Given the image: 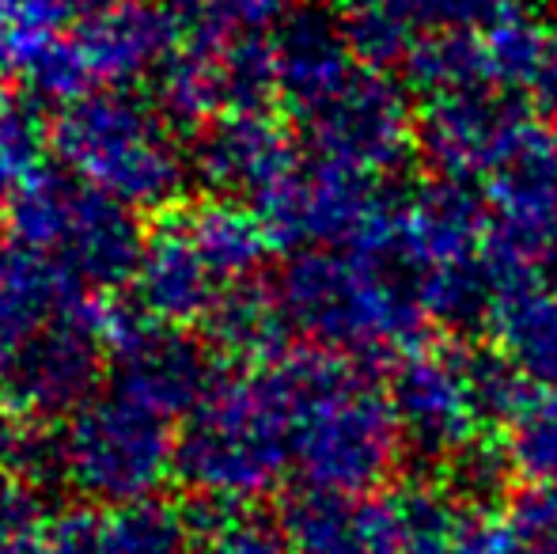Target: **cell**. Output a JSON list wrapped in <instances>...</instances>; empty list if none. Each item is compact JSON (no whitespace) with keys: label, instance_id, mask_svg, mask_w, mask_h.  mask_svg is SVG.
<instances>
[{"label":"cell","instance_id":"14","mask_svg":"<svg viewBox=\"0 0 557 554\" xmlns=\"http://www.w3.org/2000/svg\"><path fill=\"white\" fill-rule=\"evenodd\" d=\"M224 288L227 285L194 247L178 209H168L160 217V224L148 232L137 274H133L137 308L145 316L160 319V323L194 327L206 323L209 308H213Z\"/></svg>","mask_w":557,"mask_h":554},{"label":"cell","instance_id":"10","mask_svg":"<svg viewBox=\"0 0 557 554\" xmlns=\"http://www.w3.org/2000/svg\"><path fill=\"white\" fill-rule=\"evenodd\" d=\"M531 134L535 126L520 99L478 84L429 103L418 126V145L429 168L441 171L447 183L467 186L470 178L508 171V163L520 160Z\"/></svg>","mask_w":557,"mask_h":554},{"label":"cell","instance_id":"2","mask_svg":"<svg viewBox=\"0 0 557 554\" xmlns=\"http://www.w3.org/2000/svg\"><path fill=\"white\" fill-rule=\"evenodd\" d=\"M293 464V407L277 369L224 377L178 426L175 475L206 505L247 509Z\"/></svg>","mask_w":557,"mask_h":554},{"label":"cell","instance_id":"26","mask_svg":"<svg viewBox=\"0 0 557 554\" xmlns=\"http://www.w3.org/2000/svg\"><path fill=\"white\" fill-rule=\"evenodd\" d=\"M198 528H201L198 554H296L285 528L255 517L250 509L209 505V520Z\"/></svg>","mask_w":557,"mask_h":554},{"label":"cell","instance_id":"28","mask_svg":"<svg viewBox=\"0 0 557 554\" xmlns=\"http://www.w3.org/2000/svg\"><path fill=\"white\" fill-rule=\"evenodd\" d=\"M523 554H557V487H535L512 505Z\"/></svg>","mask_w":557,"mask_h":554},{"label":"cell","instance_id":"27","mask_svg":"<svg viewBox=\"0 0 557 554\" xmlns=\"http://www.w3.org/2000/svg\"><path fill=\"white\" fill-rule=\"evenodd\" d=\"M436 554H523L512 517H497L490 509L459 513L455 528L447 532L444 547Z\"/></svg>","mask_w":557,"mask_h":554},{"label":"cell","instance_id":"29","mask_svg":"<svg viewBox=\"0 0 557 554\" xmlns=\"http://www.w3.org/2000/svg\"><path fill=\"white\" fill-rule=\"evenodd\" d=\"M512 0H413L425 27H451V30H474L497 20Z\"/></svg>","mask_w":557,"mask_h":554},{"label":"cell","instance_id":"8","mask_svg":"<svg viewBox=\"0 0 557 554\" xmlns=\"http://www.w3.org/2000/svg\"><path fill=\"white\" fill-rule=\"evenodd\" d=\"M178 42L171 0H114L88 12L76 27L58 30L23 65V81L38 99L73 103L88 91H133L160 73Z\"/></svg>","mask_w":557,"mask_h":554},{"label":"cell","instance_id":"11","mask_svg":"<svg viewBox=\"0 0 557 554\" xmlns=\"http://www.w3.org/2000/svg\"><path fill=\"white\" fill-rule=\"evenodd\" d=\"M304 126L319 156L352 163L368 175L395 168L418 140L406 91L372 65L357 69L334 99L304 119Z\"/></svg>","mask_w":557,"mask_h":554},{"label":"cell","instance_id":"33","mask_svg":"<svg viewBox=\"0 0 557 554\" xmlns=\"http://www.w3.org/2000/svg\"><path fill=\"white\" fill-rule=\"evenodd\" d=\"M27 436L30 429L23 426V418L0 399V475H15L23 448H27Z\"/></svg>","mask_w":557,"mask_h":554},{"label":"cell","instance_id":"16","mask_svg":"<svg viewBox=\"0 0 557 554\" xmlns=\"http://www.w3.org/2000/svg\"><path fill=\"white\" fill-rule=\"evenodd\" d=\"M206 346L216 361L239 369H270L288 357V334L296 331L281 288L262 285L258 278L232 281L206 316Z\"/></svg>","mask_w":557,"mask_h":554},{"label":"cell","instance_id":"36","mask_svg":"<svg viewBox=\"0 0 557 554\" xmlns=\"http://www.w3.org/2000/svg\"><path fill=\"white\" fill-rule=\"evenodd\" d=\"M27 338H30V334L23 331V327L15 323V319L8 316L4 308H0V380H4V372L12 369L15 354H20V346H23Z\"/></svg>","mask_w":557,"mask_h":554},{"label":"cell","instance_id":"17","mask_svg":"<svg viewBox=\"0 0 557 554\" xmlns=\"http://www.w3.org/2000/svg\"><path fill=\"white\" fill-rule=\"evenodd\" d=\"M490 327L528 380L557 384V285L543 274H497Z\"/></svg>","mask_w":557,"mask_h":554},{"label":"cell","instance_id":"18","mask_svg":"<svg viewBox=\"0 0 557 554\" xmlns=\"http://www.w3.org/2000/svg\"><path fill=\"white\" fill-rule=\"evenodd\" d=\"M178 217H183L186 232H190L201 259L213 267V274L221 278L224 285L255 278L273 247V236H270V229H265V221L250 206H243V201L216 198L213 194L209 201L178 209Z\"/></svg>","mask_w":557,"mask_h":554},{"label":"cell","instance_id":"24","mask_svg":"<svg viewBox=\"0 0 557 554\" xmlns=\"http://www.w3.org/2000/svg\"><path fill=\"white\" fill-rule=\"evenodd\" d=\"M508 426V467L535 487H557V392H531Z\"/></svg>","mask_w":557,"mask_h":554},{"label":"cell","instance_id":"21","mask_svg":"<svg viewBox=\"0 0 557 554\" xmlns=\"http://www.w3.org/2000/svg\"><path fill=\"white\" fill-rule=\"evenodd\" d=\"M421 27L425 23H421L413 0H349L342 15V30L352 53L372 69L406 61Z\"/></svg>","mask_w":557,"mask_h":554},{"label":"cell","instance_id":"3","mask_svg":"<svg viewBox=\"0 0 557 554\" xmlns=\"http://www.w3.org/2000/svg\"><path fill=\"white\" fill-rule=\"evenodd\" d=\"M50 148L61 168L99 186L133 213L175 209L194 168L178 145V126L156 99L137 91H88L58 107Z\"/></svg>","mask_w":557,"mask_h":554},{"label":"cell","instance_id":"1","mask_svg":"<svg viewBox=\"0 0 557 554\" xmlns=\"http://www.w3.org/2000/svg\"><path fill=\"white\" fill-rule=\"evenodd\" d=\"M273 369L293 407V464L304 482L345 497L372 490L395 464L403 436L391 395L323 346L281 357Z\"/></svg>","mask_w":557,"mask_h":554},{"label":"cell","instance_id":"19","mask_svg":"<svg viewBox=\"0 0 557 554\" xmlns=\"http://www.w3.org/2000/svg\"><path fill=\"white\" fill-rule=\"evenodd\" d=\"M107 554H198L201 528L168 497H145L133 505H103Z\"/></svg>","mask_w":557,"mask_h":554},{"label":"cell","instance_id":"37","mask_svg":"<svg viewBox=\"0 0 557 554\" xmlns=\"http://www.w3.org/2000/svg\"><path fill=\"white\" fill-rule=\"evenodd\" d=\"M315 4H342V8H345L349 0H315Z\"/></svg>","mask_w":557,"mask_h":554},{"label":"cell","instance_id":"23","mask_svg":"<svg viewBox=\"0 0 557 554\" xmlns=\"http://www.w3.org/2000/svg\"><path fill=\"white\" fill-rule=\"evenodd\" d=\"M482 46L490 81L497 88H520V84H531V76H535V65L546 46V27H539L535 15L523 12L512 0L497 20L485 23Z\"/></svg>","mask_w":557,"mask_h":554},{"label":"cell","instance_id":"15","mask_svg":"<svg viewBox=\"0 0 557 554\" xmlns=\"http://www.w3.org/2000/svg\"><path fill=\"white\" fill-rule=\"evenodd\" d=\"M273 69L277 96L300 119L315 114L357 73V53L342 30V20L326 12H293L273 35Z\"/></svg>","mask_w":557,"mask_h":554},{"label":"cell","instance_id":"13","mask_svg":"<svg viewBox=\"0 0 557 554\" xmlns=\"http://www.w3.org/2000/svg\"><path fill=\"white\" fill-rule=\"evenodd\" d=\"M391 407L403 433H410L429 456L467 448L482 421V407L470 384V354L436 346H418L406 354L391 380Z\"/></svg>","mask_w":557,"mask_h":554},{"label":"cell","instance_id":"7","mask_svg":"<svg viewBox=\"0 0 557 554\" xmlns=\"http://www.w3.org/2000/svg\"><path fill=\"white\" fill-rule=\"evenodd\" d=\"M485 236L490 209L478 206L462 183L444 178L398 209L387 255H395L398 270L410 278V293L429 316L467 323L490 311L493 296L490 262L482 259Z\"/></svg>","mask_w":557,"mask_h":554},{"label":"cell","instance_id":"4","mask_svg":"<svg viewBox=\"0 0 557 554\" xmlns=\"http://www.w3.org/2000/svg\"><path fill=\"white\" fill-rule=\"evenodd\" d=\"M281 300L296 331L334 354H413L425 308L406 285L387 278V262L360 251L311 247L281 274Z\"/></svg>","mask_w":557,"mask_h":554},{"label":"cell","instance_id":"31","mask_svg":"<svg viewBox=\"0 0 557 554\" xmlns=\"http://www.w3.org/2000/svg\"><path fill=\"white\" fill-rule=\"evenodd\" d=\"M288 4H293V0H221L224 15L243 35H258L262 27L281 23L288 15Z\"/></svg>","mask_w":557,"mask_h":554},{"label":"cell","instance_id":"25","mask_svg":"<svg viewBox=\"0 0 557 554\" xmlns=\"http://www.w3.org/2000/svg\"><path fill=\"white\" fill-rule=\"evenodd\" d=\"M65 20L58 0H0V69L23 73V65L65 30Z\"/></svg>","mask_w":557,"mask_h":554},{"label":"cell","instance_id":"32","mask_svg":"<svg viewBox=\"0 0 557 554\" xmlns=\"http://www.w3.org/2000/svg\"><path fill=\"white\" fill-rule=\"evenodd\" d=\"M531 91H535L539 111L557 126V27L546 30V46L535 65V76H531Z\"/></svg>","mask_w":557,"mask_h":554},{"label":"cell","instance_id":"35","mask_svg":"<svg viewBox=\"0 0 557 554\" xmlns=\"http://www.w3.org/2000/svg\"><path fill=\"white\" fill-rule=\"evenodd\" d=\"M0 554H58L50 540V528H46V517L8 532L4 540H0Z\"/></svg>","mask_w":557,"mask_h":554},{"label":"cell","instance_id":"30","mask_svg":"<svg viewBox=\"0 0 557 554\" xmlns=\"http://www.w3.org/2000/svg\"><path fill=\"white\" fill-rule=\"evenodd\" d=\"M38 517H42V513H38V502H35V487L15 479V475H0V540Z\"/></svg>","mask_w":557,"mask_h":554},{"label":"cell","instance_id":"5","mask_svg":"<svg viewBox=\"0 0 557 554\" xmlns=\"http://www.w3.org/2000/svg\"><path fill=\"white\" fill-rule=\"evenodd\" d=\"M53 444L58 482L88 505L111 509L160 497L163 482L175 475L178 421L122 387H107L61 418Z\"/></svg>","mask_w":557,"mask_h":554},{"label":"cell","instance_id":"12","mask_svg":"<svg viewBox=\"0 0 557 554\" xmlns=\"http://www.w3.org/2000/svg\"><path fill=\"white\" fill-rule=\"evenodd\" d=\"M304 152L296 137L265 111H227L201 126L190 168L216 198L258 209L288 183Z\"/></svg>","mask_w":557,"mask_h":554},{"label":"cell","instance_id":"6","mask_svg":"<svg viewBox=\"0 0 557 554\" xmlns=\"http://www.w3.org/2000/svg\"><path fill=\"white\" fill-rule=\"evenodd\" d=\"M4 236L58 262L76 285L111 293L133 285L148 232L129 206L114 201L99 186L65 168H46L15 198L12 213L4 217Z\"/></svg>","mask_w":557,"mask_h":554},{"label":"cell","instance_id":"22","mask_svg":"<svg viewBox=\"0 0 557 554\" xmlns=\"http://www.w3.org/2000/svg\"><path fill=\"white\" fill-rule=\"evenodd\" d=\"M46 126L38 111L20 99H0V221L12 213L15 198L46 171Z\"/></svg>","mask_w":557,"mask_h":554},{"label":"cell","instance_id":"34","mask_svg":"<svg viewBox=\"0 0 557 554\" xmlns=\"http://www.w3.org/2000/svg\"><path fill=\"white\" fill-rule=\"evenodd\" d=\"M516 163L528 168V171H535V175H543L546 183L557 186V126L554 130H535Z\"/></svg>","mask_w":557,"mask_h":554},{"label":"cell","instance_id":"9","mask_svg":"<svg viewBox=\"0 0 557 554\" xmlns=\"http://www.w3.org/2000/svg\"><path fill=\"white\" fill-rule=\"evenodd\" d=\"M103 372H111V354L99 327V300L91 296L23 342L0 380V399L30 421L69 418L99 392Z\"/></svg>","mask_w":557,"mask_h":554},{"label":"cell","instance_id":"20","mask_svg":"<svg viewBox=\"0 0 557 554\" xmlns=\"http://www.w3.org/2000/svg\"><path fill=\"white\" fill-rule=\"evenodd\" d=\"M403 65L413 88L425 91L429 99L478 88V84H493L490 65H485V46L474 30H451V27L425 30L410 46Z\"/></svg>","mask_w":557,"mask_h":554}]
</instances>
